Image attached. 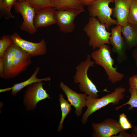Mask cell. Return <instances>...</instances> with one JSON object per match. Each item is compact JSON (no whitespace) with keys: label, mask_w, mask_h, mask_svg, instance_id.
Returning <instances> with one entry per match:
<instances>
[{"label":"cell","mask_w":137,"mask_h":137,"mask_svg":"<svg viewBox=\"0 0 137 137\" xmlns=\"http://www.w3.org/2000/svg\"><path fill=\"white\" fill-rule=\"evenodd\" d=\"M32 57L14 43L5 51L3 57L4 78L12 79L25 71L32 62Z\"/></svg>","instance_id":"6da1fadb"},{"label":"cell","mask_w":137,"mask_h":137,"mask_svg":"<svg viewBox=\"0 0 137 137\" xmlns=\"http://www.w3.org/2000/svg\"><path fill=\"white\" fill-rule=\"evenodd\" d=\"M112 50L107 44L101 45L91 54L95 64L102 67L108 76L109 80L112 84L121 81L125 77L123 73L117 71V67H114L115 61L111 55Z\"/></svg>","instance_id":"7a4b0ae2"},{"label":"cell","mask_w":137,"mask_h":137,"mask_svg":"<svg viewBox=\"0 0 137 137\" xmlns=\"http://www.w3.org/2000/svg\"><path fill=\"white\" fill-rule=\"evenodd\" d=\"M126 90L125 88L119 87L111 93L100 98L87 96L86 106L87 109L82 117V124H85L89 116L92 113L108 104L110 103L113 105L118 104L120 101L124 98Z\"/></svg>","instance_id":"3957f363"},{"label":"cell","mask_w":137,"mask_h":137,"mask_svg":"<svg viewBox=\"0 0 137 137\" xmlns=\"http://www.w3.org/2000/svg\"><path fill=\"white\" fill-rule=\"evenodd\" d=\"M83 30L89 38V45L93 50L105 44H110L111 32L108 31L105 26L96 18L90 17Z\"/></svg>","instance_id":"277c9868"},{"label":"cell","mask_w":137,"mask_h":137,"mask_svg":"<svg viewBox=\"0 0 137 137\" xmlns=\"http://www.w3.org/2000/svg\"><path fill=\"white\" fill-rule=\"evenodd\" d=\"M91 58L90 55H88L86 60L77 66L76 74L74 77V82L76 84L80 83L79 87L81 91L88 96L97 98L99 96L97 94L99 91L87 74L89 68L94 66L95 64L94 61L91 60Z\"/></svg>","instance_id":"5b68a950"},{"label":"cell","mask_w":137,"mask_h":137,"mask_svg":"<svg viewBox=\"0 0 137 137\" xmlns=\"http://www.w3.org/2000/svg\"><path fill=\"white\" fill-rule=\"evenodd\" d=\"M114 1L112 0H96L88 6V10L91 17L96 18L109 31L113 25H118L117 21L112 19L113 8L109 4Z\"/></svg>","instance_id":"8992f818"},{"label":"cell","mask_w":137,"mask_h":137,"mask_svg":"<svg viewBox=\"0 0 137 137\" xmlns=\"http://www.w3.org/2000/svg\"><path fill=\"white\" fill-rule=\"evenodd\" d=\"M42 81L35 83L27 86L24 96V104L28 110H34L37 103L47 98H50L43 87Z\"/></svg>","instance_id":"52a82bcc"},{"label":"cell","mask_w":137,"mask_h":137,"mask_svg":"<svg viewBox=\"0 0 137 137\" xmlns=\"http://www.w3.org/2000/svg\"><path fill=\"white\" fill-rule=\"evenodd\" d=\"M16 12L22 15L23 21L20 28V29L32 35L37 31L33 25V20L36 10L27 1H16L14 5Z\"/></svg>","instance_id":"ba28073f"},{"label":"cell","mask_w":137,"mask_h":137,"mask_svg":"<svg viewBox=\"0 0 137 137\" xmlns=\"http://www.w3.org/2000/svg\"><path fill=\"white\" fill-rule=\"evenodd\" d=\"M122 26L117 25L111 28L109 40L110 44L112 46V50L116 54L117 61L119 64L127 59V46L125 39L122 35Z\"/></svg>","instance_id":"9c48e42d"},{"label":"cell","mask_w":137,"mask_h":137,"mask_svg":"<svg viewBox=\"0 0 137 137\" xmlns=\"http://www.w3.org/2000/svg\"><path fill=\"white\" fill-rule=\"evenodd\" d=\"M10 36L14 44L29 54L32 57L43 55L46 53V44L44 39L39 43H35L23 39L16 32Z\"/></svg>","instance_id":"30bf717a"},{"label":"cell","mask_w":137,"mask_h":137,"mask_svg":"<svg viewBox=\"0 0 137 137\" xmlns=\"http://www.w3.org/2000/svg\"><path fill=\"white\" fill-rule=\"evenodd\" d=\"M92 126L93 130L92 135L93 137H113L125 130L119 122L111 118L106 119L99 123H93Z\"/></svg>","instance_id":"8fae6325"},{"label":"cell","mask_w":137,"mask_h":137,"mask_svg":"<svg viewBox=\"0 0 137 137\" xmlns=\"http://www.w3.org/2000/svg\"><path fill=\"white\" fill-rule=\"evenodd\" d=\"M84 11V10L79 9L57 10V24L60 31L65 33L73 32L75 27L74 23L75 18L78 15Z\"/></svg>","instance_id":"7c38bea8"},{"label":"cell","mask_w":137,"mask_h":137,"mask_svg":"<svg viewBox=\"0 0 137 137\" xmlns=\"http://www.w3.org/2000/svg\"><path fill=\"white\" fill-rule=\"evenodd\" d=\"M59 87L66 96L67 101L75 108V112L77 116L81 115L83 108L86 106L87 95L85 93L80 94L76 92L62 82L60 83Z\"/></svg>","instance_id":"4fadbf2b"},{"label":"cell","mask_w":137,"mask_h":137,"mask_svg":"<svg viewBox=\"0 0 137 137\" xmlns=\"http://www.w3.org/2000/svg\"><path fill=\"white\" fill-rule=\"evenodd\" d=\"M35 10L33 25L37 29L39 27H46L57 24V10L54 7H47Z\"/></svg>","instance_id":"5bb4252c"},{"label":"cell","mask_w":137,"mask_h":137,"mask_svg":"<svg viewBox=\"0 0 137 137\" xmlns=\"http://www.w3.org/2000/svg\"><path fill=\"white\" fill-rule=\"evenodd\" d=\"M132 0H115L113 16L116 19L118 25L122 27L128 22V17Z\"/></svg>","instance_id":"9a60e30c"},{"label":"cell","mask_w":137,"mask_h":137,"mask_svg":"<svg viewBox=\"0 0 137 137\" xmlns=\"http://www.w3.org/2000/svg\"><path fill=\"white\" fill-rule=\"evenodd\" d=\"M40 67H37L33 73L28 79L23 82L15 83L11 87L0 89V92H4L11 90V95L15 96L23 89L32 84L42 81H50L51 79L50 77L43 78H37V76L40 71Z\"/></svg>","instance_id":"2e32d148"},{"label":"cell","mask_w":137,"mask_h":137,"mask_svg":"<svg viewBox=\"0 0 137 137\" xmlns=\"http://www.w3.org/2000/svg\"><path fill=\"white\" fill-rule=\"evenodd\" d=\"M122 33L125 39L127 50L137 46V25L128 22L122 27Z\"/></svg>","instance_id":"e0dca14e"},{"label":"cell","mask_w":137,"mask_h":137,"mask_svg":"<svg viewBox=\"0 0 137 137\" xmlns=\"http://www.w3.org/2000/svg\"><path fill=\"white\" fill-rule=\"evenodd\" d=\"M52 5L57 10L79 9L85 11L79 0H51Z\"/></svg>","instance_id":"ac0fdd59"},{"label":"cell","mask_w":137,"mask_h":137,"mask_svg":"<svg viewBox=\"0 0 137 137\" xmlns=\"http://www.w3.org/2000/svg\"><path fill=\"white\" fill-rule=\"evenodd\" d=\"M59 101L62 112V116L57 131L60 132L63 128V124L64 121L67 115L72 109L71 105L63 97V95L61 94L59 95Z\"/></svg>","instance_id":"d6986e66"},{"label":"cell","mask_w":137,"mask_h":137,"mask_svg":"<svg viewBox=\"0 0 137 137\" xmlns=\"http://www.w3.org/2000/svg\"><path fill=\"white\" fill-rule=\"evenodd\" d=\"M129 92L131 94V96L129 100L122 105L116 107L115 108L116 110H117L126 105L130 106L128 108L129 110H131L134 108H137V90L129 87Z\"/></svg>","instance_id":"ffe728a7"},{"label":"cell","mask_w":137,"mask_h":137,"mask_svg":"<svg viewBox=\"0 0 137 137\" xmlns=\"http://www.w3.org/2000/svg\"><path fill=\"white\" fill-rule=\"evenodd\" d=\"M13 43L10 35H4L0 39V57H3L7 48Z\"/></svg>","instance_id":"44dd1931"},{"label":"cell","mask_w":137,"mask_h":137,"mask_svg":"<svg viewBox=\"0 0 137 137\" xmlns=\"http://www.w3.org/2000/svg\"><path fill=\"white\" fill-rule=\"evenodd\" d=\"M128 22L137 25V0H132L128 17Z\"/></svg>","instance_id":"7402d4cb"},{"label":"cell","mask_w":137,"mask_h":137,"mask_svg":"<svg viewBox=\"0 0 137 137\" xmlns=\"http://www.w3.org/2000/svg\"><path fill=\"white\" fill-rule=\"evenodd\" d=\"M28 2L35 10L47 7H53L51 0H28Z\"/></svg>","instance_id":"603a6c76"},{"label":"cell","mask_w":137,"mask_h":137,"mask_svg":"<svg viewBox=\"0 0 137 137\" xmlns=\"http://www.w3.org/2000/svg\"><path fill=\"white\" fill-rule=\"evenodd\" d=\"M119 116V122L124 129L125 130L132 128V125L124 113L121 114Z\"/></svg>","instance_id":"cb8c5ba5"},{"label":"cell","mask_w":137,"mask_h":137,"mask_svg":"<svg viewBox=\"0 0 137 137\" xmlns=\"http://www.w3.org/2000/svg\"><path fill=\"white\" fill-rule=\"evenodd\" d=\"M129 84L130 88L137 90V74L134 75L129 78Z\"/></svg>","instance_id":"d4e9b609"},{"label":"cell","mask_w":137,"mask_h":137,"mask_svg":"<svg viewBox=\"0 0 137 137\" xmlns=\"http://www.w3.org/2000/svg\"><path fill=\"white\" fill-rule=\"evenodd\" d=\"M18 0H0V3H2L4 6L10 11L12 6Z\"/></svg>","instance_id":"484cf974"},{"label":"cell","mask_w":137,"mask_h":137,"mask_svg":"<svg viewBox=\"0 0 137 137\" xmlns=\"http://www.w3.org/2000/svg\"><path fill=\"white\" fill-rule=\"evenodd\" d=\"M4 65L3 57H0V77L1 78H4Z\"/></svg>","instance_id":"4316f807"},{"label":"cell","mask_w":137,"mask_h":137,"mask_svg":"<svg viewBox=\"0 0 137 137\" xmlns=\"http://www.w3.org/2000/svg\"><path fill=\"white\" fill-rule=\"evenodd\" d=\"M114 137H137V135L132 133L131 134H129L125 132V130L120 132L119 134L118 135L115 136Z\"/></svg>","instance_id":"83f0119b"},{"label":"cell","mask_w":137,"mask_h":137,"mask_svg":"<svg viewBox=\"0 0 137 137\" xmlns=\"http://www.w3.org/2000/svg\"><path fill=\"white\" fill-rule=\"evenodd\" d=\"M131 55L132 57L134 60L135 64L137 66V47L132 50Z\"/></svg>","instance_id":"f1b7e54d"},{"label":"cell","mask_w":137,"mask_h":137,"mask_svg":"<svg viewBox=\"0 0 137 137\" xmlns=\"http://www.w3.org/2000/svg\"><path fill=\"white\" fill-rule=\"evenodd\" d=\"M96 0H79L83 6H88Z\"/></svg>","instance_id":"f546056e"},{"label":"cell","mask_w":137,"mask_h":137,"mask_svg":"<svg viewBox=\"0 0 137 137\" xmlns=\"http://www.w3.org/2000/svg\"><path fill=\"white\" fill-rule=\"evenodd\" d=\"M132 133L134 134L137 135V126H134L132 130Z\"/></svg>","instance_id":"4dcf8cb0"},{"label":"cell","mask_w":137,"mask_h":137,"mask_svg":"<svg viewBox=\"0 0 137 137\" xmlns=\"http://www.w3.org/2000/svg\"><path fill=\"white\" fill-rule=\"evenodd\" d=\"M28 0H18V1H25L28 2Z\"/></svg>","instance_id":"1f68e13d"},{"label":"cell","mask_w":137,"mask_h":137,"mask_svg":"<svg viewBox=\"0 0 137 137\" xmlns=\"http://www.w3.org/2000/svg\"><path fill=\"white\" fill-rule=\"evenodd\" d=\"M112 0L114 2L115 0Z\"/></svg>","instance_id":"d6a6232c"}]
</instances>
